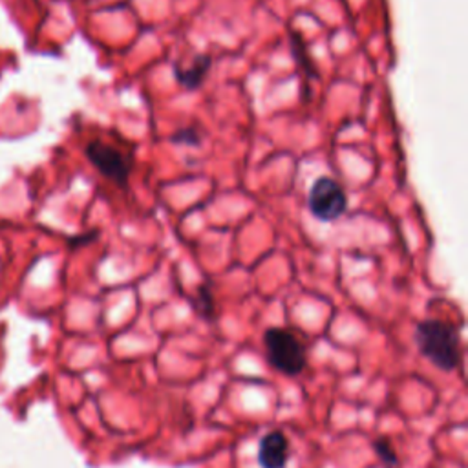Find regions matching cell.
Segmentation results:
<instances>
[{
    "label": "cell",
    "instance_id": "7a4b0ae2",
    "mask_svg": "<svg viewBox=\"0 0 468 468\" xmlns=\"http://www.w3.org/2000/svg\"><path fill=\"white\" fill-rule=\"evenodd\" d=\"M264 344L267 360L276 371L287 377H296L306 369V346L295 333L284 328H269L264 333Z\"/></svg>",
    "mask_w": 468,
    "mask_h": 468
},
{
    "label": "cell",
    "instance_id": "5b68a950",
    "mask_svg": "<svg viewBox=\"0 0 468 468\" xmlns=\"http://www.w3.org/2000/svg\"><path fill=\"white\" fill-rule=\"evenodd\" d=\"M287 459H289V441L282 432L275 430L260 439L258 463L262 468H286Z\"/></svg>",
    "mask_w": 468,
    "mask_h": 468
},
{
    "label": "cell",
    "instance_id": "52a82bcc",
    "mask_svg": "<svg viewBox=\"0 0 468 468\" xmlns=\"http://www.w3.org/2000/svg\"><path fill=\"white\" fill-rule=\"evenodd\" d=\"M194 309L203 317V318H213L214 317V298L213 293L207 286H202L196 293V296L191 300Z\"/></svg>",
    "mask_w": 468,
    "mask_h": 468
},
{
    "label": "cell",
    "instance_id": "ba28073f",
    "mask_svg": "<svg viewBox=\"0 0 468 468\" xmlns=\"http://www.w3.org/2000/svg\"><path fill=\"white\" fill-rule=\"evenodd\" d=\"M171 141L174 145H182V147H200L202 145V134L194 127H185V129L176 130L171 136Z\"/></svg>",
    "mask_w": 468,
    "mask_h": 468
},
{
    "label": "cell",
    "instance_id": "6da1fadb",
    "mask_svg": "<svg viewBox=\"0 0 468 468\" xmlns=\"http://www.w3.org/2000/svg\"><path fill=\"white\" fill-rule=\"evenodd\" d=\"M415 344L424 359L442 371H453L461 362L457 328L444 320H424L415 328Z\"/></svg>",
    "mask_w": 468,
    "mask_h": 468
},
{
    "label": "cell",
    "instance_id": "8992f818",
    "mask_svg": "<svg viewBox=\"0 0 468 468\" xmlns=\"http://www.w3.org/2000/svg\"><path fill=\"white\" fill-rule=\"evenodd\" d=\"M213 67V57L211 56H196L192 65L189 68H182L180 65L174 67V78L180 87H183L189 92H194L203 87L209 72Z\"/></svg>",
    "mask_w": 468,
    "mask_h": 468
},
{
    "label": "cell",
    "instance_id": "9c48e42d",
    "mask_svg": "<svg viewBox=\"0 0 468 468\" xmlns=\"http://www.w3.org/2000/svg\"><path fill=\"white\" fill-rule=\"evenodd\" d=\"M373 446H375L377 455L384 461V464H388V466L397 464V453H395V450H393V446H391L390 441H386V439H377V441L373 442Z\"/></svg>",
    "mask_w": 468,
    "mask_h": 468
},
{
    "label": "cell",
    "instance_id": "277c9868",
    "mask_svg": "<svg viewBox=\"0 0 468 468\" xmlns=\"http://www.w3.org/2000/svg\"><path fill=\"white\" fill-rule=\"evenodd\" d=\"M85 154L88 161L98 169L99 174H103L107 180L120 187H127L130 174H132V158L120 152L118 149L101 143L92 141L87 145Z\"/></svg>",
    "mask_w": 468,
    "mask_h": 468
},
{
    "label": "cell",
    "instance_id": "30bf717a",
    "mask_svg": "<svg viewBox=\"0 0 468 468\" xmlns=\"http://www.w3.org/2000/svg\"><path fill=\"white\" fill-rule=\"evenodd\" d=\"M98 236H99V233H98V231H90V233L79 234V236H72V238L68 240V245H70L72 249H78V247H83V245L92 244Z\"/></svg>",
    "mask_w": 468,
    "mask_h": 468
},
{
    "label": "cell",
    "instance_id": "3957f363",
    "mask_svg": "<svg viewBox=\"0 0 468 468\" xmlns=\"http://www.w3.org/2000/svg\"><path fill=\"white\" fill-rule=\"evenodd\" d=\"M307 209L320 222H335L348 209V196L338 182L320 176L309 189Z\"/></svg>",
    "mask_w": 468,
    "mask_h": 468
}]
</instances>
